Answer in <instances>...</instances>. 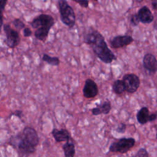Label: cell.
<instances>
[{
    "instance_id": "cell-1",
    "label": "cell",
    "mask_w": 157,
    "mask_h": 157,
    "mask_svg": "<svg viewBox=\"0 0 157 157\" xmlns=\"http://www.w3.org/2000/svg\"><path fill=\"white\" fill-rule=\"evenodd\" d=\"M83 42L89 45L98 58L105 64H110L117 56L109 49L104 36L94 29H89L83 34Z\"/></svg>"
},
{
    "instance_id": "cell-2",
    "label": "cell",
    "mask_w": 157,
    "mask_h": 157,
    "mask_svg": "<svg viewBox=\"0 0 157 157\" xmlns=\"http://www.w3.org/2000/svg\"><path fill=\"white\" fill-rule=\"evenodd\" d=\"M54 24L55 19L49 14L41 13L36 17L31 22V26L35 29L34 37L40 41L45 42Z\"/></svg>"
},
{
    "instance_id": "cell-3",
    "label": "cell",
    "mask_w": 157,
    "mask_h": 157,
    "mask_svg": "<svg viewBox=\"0 0 157 157\" xmlns=\"http://www.w3.org/2000/svg\"><path fill=\"white\" fill-rule=\"evenodd\" d=\"M57 3L61 21L64 25L72 28L75 23V14L72 7L65 0H59Z\"/></svg>"
},
{
    "instance_id": "cell-4",
    "label": "cell",
    "mask_w": 157,
    "mask_h": 157,
    "mask_svg": "<svg viewBox=\"0 0 157 157\" xmlns=\"http://www.w3.org/2000/svg\"><path fill=\"white\" fill-rule=\"evenodd\" d=\"M135 142V139L132 137L121 138L111 144L109 151L113 153H126L134 147Z\"/></svg>"
},
{
    "instance_id": "cell-5",
    "label": "cell",
    "mask_w": 157,
    "mask_h": 157,
    "mask_svg": "<svg viewBox=\"0 0 157 157\" xmlns=\"http://www.w3.org/2000/svg\"><path fill=\"white\" fill-rule=\"evenodd\" d=\"M2 26L6 34V40L4 42L6 45L10 48H13L18 46L21 40L18 31L13 29L8 23L4 24Z\"/></svg>"
},
{
    "instance_id": "cell-6",
    "label": "cell",
    "mask_w": 157,
    "mask_h": 157,
    "mask_svg": "<svg viewBox=\"0 0 157 157\" xmlns=\"http://www.w3.org/2000/svg\"><path fill=\"white\" fill-rule=\"evenodd\" d=\"M21 139H22L26 143L33 146V147H36L39 142V138L37 131L32 127L26 126L23 129L21 133L18 134Z\"/></svg>"
},
{
    "instance_id": "cell-7",
    "label": "cell",
    "mask_w": 157,
    "mask_h": 157,
    "mask_svg": "<svg viewBox=\"0 0 157 157\" xmlns=\"http://www.w3.org/2000/svg\"><path fill=\"white\" fill-rule=\"evenodd\" d=\"M122 80L125 86V90L129 93H135L140 86V79L135 74L129 73L123 75Z\"/></svg>"
},
{
    "instance_id": "cell-8",
    "label": "cell",
    "mask_w": 157,
    "mask_h": 157,
    "mask_svg": "<svg viewBox=\"0 0 157 157\" xmlns=\"http://www.w3.org/2000/svg\"><path fill=\"white\" fill-rule=\"evenodd\" d=\"M83 95L85 98H95L99 93V88L96 83L91 78H87L82 89Z\"/></svg>"
},
{
    "instance_id": "cell-9",
    "label": "cell",
    "mask_w": 157,
    "mask_h": 157,
    "mask_svg": "<svg viewBox=\"0 0 157 157\" xmlns=\"http://www.w3.org/2000/svg\"><path fill=\"white\" fill-rule=\"evenodd\" d=\"M134 41L132 36L129 35L116 36L110 40V45L112 48L117 49L127 46Z\"/></svg>"
},
{
    "instance_id": "cell-10",
    "label": "cell",
    "mask_w": 157,
    "mask_h": 157,
    "mask_svg": "<svg viewBox=\"0 0 157 157\" xmlns=\"http://www.w3.org/2000/svg\"><path fill=\"white\" fill-rule=\"evenodd\" d=\"M144 67L151 73H155L157 71V59L151 53H147L143 58Z\"/></svg>"
},
{
    "instance_id": "cell-11",
    "label": "cell",
    "mask_w": 157,
    "mask_h": 157,
    "mask_svg": "<svg viewBox=\"0 0 157 157\" xmlns=\"http://www.w3.org/2000/svg\"><path fill=\"white\" fill-rule=\"evenodd\" d=\"M14 139L17 142V147L18 150L22 155H28L29 154L33 153L35 151L36 148L30 145L29 144L26 143L25 141H24L23 139H21L19 135H18L16 137H14Z\"/></svg>"
},
{
    "instance_id": "cell-12",
    "label": "cell",
    "mask_w": 157,
    "mask_h": 157,
    "mask_svg": "<svg viewBox=\"0 0 157 157\" xmlns=\"http://www.w3.org/2000/svg\"><path fill=\"white\" fill-rule=\"evenodd\" d=\"M112 106L110 101L106 100L101 102L99 104L96 105V106L93 107L91 111L93 115H98L101 114L107 115L110 112Z\"/></svg>"
},
{
    "instance_id": "cell-13",
    "label": "cell",
    "mask_w": 157,
    "mask_h": 157,
    "mask_svg": "<svg viewBox=\"0 0 157 157\" xmlns=\"http://www.w3.org/2000/svg\"><path fill=\"white\" fill-rule=\"evenodd\" d=\"M137 15L140 21L144 24H149L151 23L154 18L151 10L148 7L145 6L142 7L139 10Z\"/></svg>"
},
{
    "instance_id": "cell-14",
    "label": "cell",
    "mask_w": 157,
    "mask_h": 157,
    "mask_svg": "<svg viewBox=\"0 0 157 157\" xmlns=\"http://www.w3.org/2000/svg\"><path fill=\"white\" fill-rule=\"evenodd\" d=\"M52 134L57 142H69L71 139V134L66 129H58L57 128H53L52 131Z\"/></svg>"
},
{
    "instance_id": "cell-15",
    "label": "cell",
    "mask_w": 157,
    "mask_h": 157,
    "mask_svg": "<svg viewBox=\"0 0 157 157\" xmlns=\"http://www.w3.org/2000/svg\"><path fill=\"white\" fill-rule=\"evenodd\" d=\"M149 110L147 107H142L137 113L136 118L137 121L141 124H144L149 121Z\"/></svg>"
},
{
    "instance_id": "cell-16",
    "label": "cell",
    "mask_w": 157,
    "mask_h": 157,
    "mask_svg": "<svg viewBox=\"0 0 157 157\" xmlns=\"http://www.w3.org/2000/svg\"><path fill=\"white\" fill-rule=\"evenodd\" d=\"M63 150L64 151L65 157H74L75 153V145L69 142H66L63 145Z\"/></svg>"
},
{
    "instance_id": "cell-17",
    "label": "cell",
    "mask_w": 157,
    "mask_h": 157,
    "mask_svg": "<svg viewBox=\"0 0 157 157\" xmlns=\"http://www.w3.org/2000/svg\"><path fill=\"white\" fill-rule=\"evenodd\" d=\"M112 91L117 94H121L125 90V86L122 80H116L112 83Z\"/></svg>"
},
{
    "instance_id": "cell-18",
    "label": "cell",
    "mask_w": 157,
    "mask_h": 157,
    "mask_svg": "<svg viewBox=\"0 0 157 157\" xmlns=\"http://www.w3.org/2000/svg\"><path fill=\"white\" fill-rule=\"evenodd\" d=\"M42 60L50 65L58 66L59 64V58L57 56H50L44 53L42 55Z\"/></svg>"
},
{
    "instance_id": "cell-19",
    "label": "cell",
    "mask_w": 157,
    "mask_h": 157,
    "mask_svg": "<svg viewBox=\"0 0 157 157\" xmlns=\"http://www.w3.org/2000/svg\"><path fill=\"white\" fill-rule=\"evenodd\" d=\"M12 23L17 29L20 30L26 28L25 24L20 18H14Z\"/></svg>"
},
{
    "instance_id": "cell-20",
    "label": "cell",
    "mask_w": 157,
    "mask_h": 157,
    "mask_svg": "<svg viewBox=\"0 0 157 157\" xmlns=\"http://www.w3.org/2000/svg\"><path fill=\"white\" fill-rule=\"evenodd\" d=\"M130 22L132 26H137L140 22L139 18L138 17L137 13H134L131 15V18H130Z\"/></svg>"
},
{
    "instance_id": "cell-21",
    "label": "cell",
    "mask_w": 157,
    "mask_h": 157,
    "mask_svg": "<svg viewBox=\"0 0 157 157\" xmlns=\"http://www.w3.org/2000/svg\"><path fill=\"white\" fill-rule=\"evenodd\" d=\"M7 1L6 0H1L0 1V10H1V25L3 26V12L5 9V7L6 6Z\"/></svg>"
},
{
    "instance_id": "cell-22",
    "label": "cell",
    "mask_w": 157,
    "mask_h": 157,
    "mask_svg": "<svg viewBox=\"0 0 157 157\" xmlns=\"http://www.w3.org/2000/svg\"><path fill=\"white\" fill-rule=\"evenodd\" d=\"M135 157H148V153L145 148H140L136 153Z\"/></svg>"
},
{
    "instance_id": "cell-23",
    "label": "cell",
    "mask_w": 157,
    "mask_h": 157,
    "mask_svg": "<svg viewBox=\"0 0 157 157\" xmlns=\"http://www.w3.org/2000/svg\"><path fill=\"white\" fill-rule=\"evenodd\" d=\"M126 129V125L123 123H120L117 128L115 129V131L118 133H124Z\"/></svg>"
},
{
    "instance_id": "cell-24",
    "label": "cell",
    "mask_w": 157,
    "mask_h": 157,
    "mask_svg": "<svg viewBox=\"0 0 157 157\" xmlns=\"http://www.w3.org/2000/svg\"><path fill=\"white\" fill-rule=\"evenodd\" d=\"M74 1L77 4H78L82 7L83 8H87L88 7V4H89V1L87 0H74Z\"/></svg>"
},
{
    "instance_id": "cell-25",
    "label": "cell",
    "mask_w": 157,
    "mask_h": 157,
    "mask_svg": "<svg viewBox=\"0 0 157 157\" xmlns=\"http://www.w3.org/2000/svg\"><path fill=\"white\" fill-rule=\"evenodd\" d=\"M23 36L25 37H26L31 36L32 35V33H33L31 29L30 28H28V27H26L25 28L23 29Z\"/></svg>"
},
{
    "instance_id": "cell-26",
    "label": "cell",
    "mask_w": 157,
    "mask_h": 157,
    "mask_svg": "<svg viewBox=\"0 0 157 157\" xmlns=\"http://www.w3.org/2000/svg\"><path fill=\"white\" fill-rule=\"evenodd\" d=\"M12 115H14V116L18 117V118L21 119L23 116V112L21 110H15V112H13V113H12L10 115V117Z\"/></svg>"
},
{
    "instance_id": "cell-27",
    "label": "cell",
    "mask_w": 157,
    "mask_h": 157,
    "mask_svg": "<svg viewBox=\"0 0 157 157\" xmlns=\"http://www.w3.org/2000/svg\"><path fill=\"white\" fill-rule=\"evenodd\" d=\"M156 115L155 113H151V114H150V116H149V121H154L156 119Z\"/></svg>"
},
{
    "instance_id": "cell-28",
    "label": "cell",
    "mask_w": 157,
    "mask_h": 157,
    "mask_svg": "<svg viewBox=\"0 0 157 157\" xmlns=\"http://www.w3.org/2000/svg\"><path fill=\"white\" fill-rule=\"evenodd\" d=\"M151 5L154 9L157 10V1H153L151 2Z\"/></svg>"
},
{
    "instance_id": "cell-29",
    "label": "cell",
    "mask_w": 157,
    "mask_h": 157,
    "mask_svg": "<svg viewBox=\"0 0 157 157\" xmlns=\"http://www.w3.org/2000/svg\"><path fill=\"white\" fill-rule=\"evenodd\" d=\"M131 157H135L134 156H131Z\"/></svg>"
},
{
    "instance_id": "cell-30",
    "label": "cell",
    "mask_w": 157,
    "mask_h": 157,
    "mask_svg": "<svg viewBox=\"0 0 157 157\" xmlns=\"http://www.w3.org/2000/svg\"><path fill=\"white\" fill-rule=\"evenodd\" d=\"M156 139H157V133H156Z\"/></svg>"
}]
</instances>
